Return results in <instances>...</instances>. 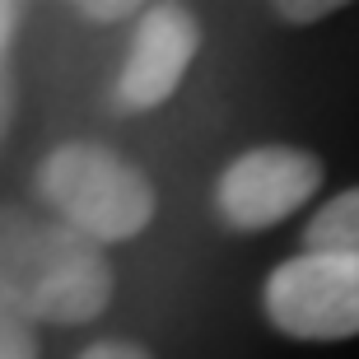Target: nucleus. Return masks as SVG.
Returning a JSON list of instances; mask_svg holds the SVG:
<instances>
[{"mask_svg": "<svg viewBox=\"0 0 359 359\" xmlns=\"http://www.w3.org/2000/svg\"><path fill=\"white\" fill-rule=\"evenodd\" d=\"M0 299L24 322H89L112 304V266L103 248L66 219H5Z\"/></svg>", "mask_w": 359, "mask_h": 359, "instance_id": "obj_1", "label": "nucleus"}, {"mask_svg": "<svg viewBox=\"0 0 359 359\" xmlns=\"http://www.w3.org/2000/svg\"><path fill=\"white\" fill-rule=\"evenodd\" d=\"M38 187L47 205L93 243L135 238L154 219V187L145 182V173L103 145H61L47 154Z\"/></svg>", "mask_w": 359, "mask_h": 359, "instance_id": "obj_2", "label": "nucleus"}, {"mask_svg": "<svg viewBox=\"0 0 359 359\" xmlns=\"http://www.w3.org/2000/svg\"><path fill=\"white\" fill-rule=\"evenodd\" d=\"M266 313L280 332L299 341L359 336V257H290L266 280Z\"/></svg>", "mask_w": 359, "mask_h": 359, "instance_id": "obj_3", "label": "nucleus"}, {"mask_svg": "<svg viewBox=\"0 0 359 359\" xmlns=\"http://www.w3.org/2000/svg\"><path fill=\"white\" fill-rule=\"evenodd\" d=\"M318 187H322V163L308 149L262 145L224 168L215 201L233 229H271L299 205H308L318 196Z\"/></svg>", "mask_w": 359, "mask_h": 359, "instance_id": "obj_4", "label": "nucleus"}, {"mask_svg": "<svg viewBox=\"0 0 359 359\" xmlns=\"http://www.w3.org/2000/svg\"><path fill=\"white\" fill-rule=\"evenodd\" d=\"M201 47V28L187 5H149L140 10L131 56L121 70V103L126 107H159L182 84L187 66Z\"/></svg>", "mask_w": 359, "mask_h": 359, "instance_id": "obj_5", "label": "nucleus"}, {"mask_svg": "<svg viewBox=\"0 0 359 359\" xmlns=\"http://www.w3.org/2000/svg\"><path fill=\"white\" fill-rule=\"evenodd\" d=\"M308 252H332V257H359V187L341 191L322 205L304 229Z\"/></svg>", "mask_w": 359, "mask_h": 359, "instance_id": "obj_6", "label": "nucleus"}, {"mask_svg": "<svg viewBox=\"0 0 359 359\" xmlns=\"http://www.w3.org/2000/svg\"><path fill=\"white\" fill-rule=\"evenodd\" d=\"M0 359H38V336H33V322L10 318L0 322Z\"/></svg>", "mask_w": 359, "mask_h": 359, "instance_id": "obj_7", "label": "nucleus"}, {"mask_svg": "<svg viewBox=\"0 0 359 359\" xmlns=\"http://www.w3.org/2000/svg\"><path fill=\"white\" fill-rule=\"evenodd\" d=\"M332 10H336V0H285V5H276V14L290 19V24H313V19H322Z\"/></svg>", "mask_w": 359, "mask_h": 359, "instance_id": "obj_8", "label": "nucleus"}, {"mask_svg": "<svg viewBox=\"0 0 359 359\" xmlns=\"http://www.w3.org/2000/svg\"><path fill=\"white\" fill-rule=\"evenodd\" d=\"M75 10H80L84 19L112 24V19H121V14H135V5H131V0H107V5H75Z\"/></svg>", "mask_w": 359, "mask_h": 359, "instance_id": "obj_9", "label": "nucleus"}, {"mask_svg": "<svg viewBox=\"0 0 359 359\" xmlns=\"http://www.w3.org/2000/svg\"><path fill=\"white\" fill-rule=\"evenodd\" d=\"M84 359H149L140 346H121V341H103V346H93Z\"/></svg>", "mask_w": 359, "mask_h": 359, "instance_id": "obj_10", "label": "nucleus"}]
</instances>
